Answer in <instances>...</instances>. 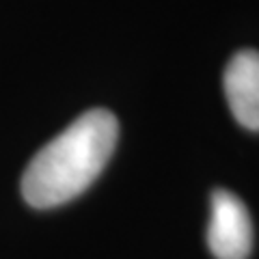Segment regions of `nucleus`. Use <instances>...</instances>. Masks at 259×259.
I'll list each match as a JSON object with an SVG mask.
<instances>
[{
	"label": "nucleus",
	"instance_id": "1",
	"mask_svg": "<svg viewBox=\"0 0 259 259\" xmlns=\"http://www.w3.org/2000/svg\"><path fill=\"white\" fill-rule=\"evenodd\" d=\"M119 123L104 108L80 115L41 147L22 177V194L37 209L63 205L82 194L102 173L117 145Z\"/></svg>",
	"mask_w": 259,
	"mask_h": 259
},
{
	"label": "nucleus",
	"instance_id": "2",
	"mask_svg": "<svg viewBox=\"0 0 259 259\" xmlns=\"http://www.w3.org/2000/svg\"><path fill=\"white\" fill-rule=\"evenodd\" d=\"M207 244L216 259H246L253 248V225L248 209L233 192H212Z\"/></svg>",
	"mask_w": 259,
	"mask_h": 259
},
{
	"label": "nucleus",
	"instance_id": "3",
	"mask_svg": "<svg viewBox=\"0 0 259 259\" xmlns=\"http://www.w3.org/2000/svg\"><path fill=\"white\" fill-rule=\"evenodd\" d=\"M225 95L240 125L259 130V52L242 50L225 69Z\"/></svg>",
	"mask_w": 259,
	"mask_h": 259
}]
</instances>
